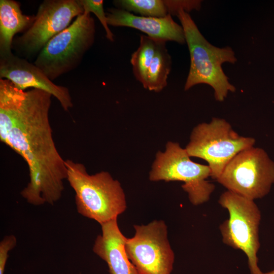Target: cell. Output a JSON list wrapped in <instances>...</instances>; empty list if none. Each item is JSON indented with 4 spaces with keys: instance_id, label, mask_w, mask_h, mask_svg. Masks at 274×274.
I'll return each instance as SVG.
<instances>
[{
    "instance_id": "cell-2",
    "label": "cell",
    "mask_w": 274,
    "mask_h": 274,
    "mask_svg": "<svg viewBox=\"0 0 274 274\" xmlns=\"http://www.w3.org/2000/svg\"><path fill=\"white\" fill-rule=\"evenodd\" d=\"M66 180L75 193L78 213L100 225L117 219L126 209L125 195L120 183L102 171L93 175L85 165L71 159L65 160Z\"/></svg>"
},
{
    "instance_id": "cell-16",
    "label": "cell",
    "mask_w": 274,
    "mask_h": 274,
    "mask_svg": "<svg viewBox=\"0 0 274 274\" xmlns=\"http://www.w3.org/2000/svg\"><path fill=\"white\" fill-rule=\"evenodd\" d=\"M161 42L164 41L141 35L140 45L131 55L130 63L133 75L143 87L145 85L147 71Z\"/></svg>"
},
{
    "instance_id": "cell-12",
    "label": "cell",
    "mask_w": 274,
    "mask_h": 274,
    "mask_svg": "<svg viewBox=\"0 0 274 274\" xmlns=\"http://www.w3.org/2000/svg\"><path fill=\"white\" fill-rule=\"evenodd\" d=\"M109 25L129 27L144 32L157 40L175 41L183 44L185 38L182 26L176 23L170 14L163 18L137 16L125 10L111 8L106 12Z\"/></svg>"
},
{
    "instance_id": "cell-13",
    "label": "cell",
    "mask_w": 274,
    "mask_h": 274,
    "mask_svg": "<svg viewBox=\"0 0 274 274\" xmlns=\"http://www.w3.org/2000/svg\"><path fill=\"white\" fill-rule=\"evenodd\" d=\"M100 225L101 234L95 238L92 250L107 263L110 273L139 274L126 254V237L119 229L117 219Z\"/></svg>"
},
{
    "instance_id": "cell-8",
    "label": "cell",
    "mask_w": 274,
    "mask_h": 274,
    "mask_svg": "<svg viewBox=\"0 0 274 274\" xmlns=\"http://www.w3.org/2000/svg\"><path fill=\"white\" fill-rule=\"evenodd\" d=\"M217 181L227 190L247 198H261L274 183V162L263 149L253 146L236 155Z\"/></svg>"
},
{
    "instance_id": "cell-4",
    "label": "cell",
    "mask_w": 274,
    "mask_h": 274,
    "mask_svg": "<svg viewBox=\"0 0 274 274\" xmlns=\"http://www.w3.org/2000/svg\"><path fill=\"white\" fill-rule=\"evenodd\" d=\"M95 35L93 18L83 13L47 43L33 63L53 81L80 65L93 45Z\"/></svg>"
},
{
    "instance_id": "cell-6",
    "label": "cell",
    "mask_w": 274,
    "mask_h": 274,
    "mask_svg": "<svg viewBox=\"0 0 274 274\" xmlns=\"http://www.w3.org/2000/svg\"><path fill=\"white\" fill-rule=\"evenodd\" d=\"M218 203L229 213L219 227L223 243L245 254L251 274H262L257 257L261 217L259 208L254 200L228 190L221 195Z\"/></svg>"
},
{
    "instance_id": "cell-11",
    "label": "cell",
    "mask_w": 274,
    "mask_h": 274,
    "mask_svg": "<svg viewBox=\"0 0 274 274\" xmlns=\"http://www.w3.org/2000/svg\"><path fill=\"white\" fill-rule=\"evenodd\" d=\"M0 79L10 81L20 90L31 88L50 93L66 112L73 107L67 87L55 84L33 63L13 53L0 58Z\"/></svg>"
},
{
    "instance_id": "cell-5",
    "label": "cell",
    "mask_w": 274,
    "mask_h": 274,
    "mask_svg": "<svg viewBox=\"0 0 274 274\" xmlns=\"http://www.w3.org/2000/svg\"><path fill=\"white\" fill-rule=\"evenodd\" d=\"M255 143L253 138L239 135L225 120L213 118L210 123L199 124L193 129L185 149L190 157L206 160L211 177L217 180L236 155Z\"/></svg>"
},
{
    "instance_id": "cell-19",
    "label": "cell",
    "mask_w": 274,
    "mask_h": 274,
    "mask_svg": "<svg viewBox=\"0 0 274 274\" xmlns=\"http://www.w3.org/2000/svg\"><path fill=\"white\" fill-rule=\"evenodd\" d=\"M17 239L13 234L4 236L0 242V274H4L9 252L15 248Z\"/></svg>"
},
{
    "instance_id": "cell-14",
    "label": "cell",
    "mask_w": 274,
    "mask_h": 274,
    "mask_svg": "<svg viewBox=\"0 0 274 274\" xmlns=\"http://www.w3.org/2000/svg\"><path fill=\"white\" fill-rule=\"evenodd\" d=\"M34 19L35 15L23 14L18 2L0 1V58L13 53L15 35L26 31Z\"/></svg>"
},
{
    "instance_id": "cell-20",
    "label": "cell",
    "mask_w": 274,
    "mask_h": 274,
    "mask_svg": "<svg viewBox=\"0 0 274 274\" xmlns=\"http://www.w3.org/2000/svg\"><path fill=\"white\" fill-rule=\"evenodd\" d=\"M262 274H274V270L265 273L262 272Z\"/></svg>"
},
{
    "instance_id": "cell-9",
    "label": "cell",
    "mask_w": 274,
    "mask_h": 274,
    "mask_svg": "<svg viewBox=\"0 0 274 274\" xmlns=\"http://www.w3.org/2000/svg\"><path fill=\"white\" fill-rule=\"evenodd\" d=\"M84 12L79 0H44L30 27L14 38L12 49L28 60L38 56L47 43Z\"/></svg>"
},
{
    "instance_id": "cell-18",
    "label": "cell",
    "mask_w": 274,
    "mask_h": 274,
    "mask_svg": "<svg viewBox=\"0 0 274 274\" xmlns=\"http://www.w3.org/2000/svg\"><path fill=\"white\" fill-rule=\"evenodd\" d=\"M79 1L83 8V13L94 14L106 31L107 39L111 42H113L114 34L108 24L106 13L105 12L104 9V1L102 0H79Z\"/></svg>"
},
{
    "instance_id": "cell-15",
    "label": "cell",
    "mask_w": 274,
    "mask_h": 274,
    "mask_svg": "<svg viewBox=\"0 0 274 274\" xmlns=\"http://www.w3.org/2000/svg\"><path fill=\"white\" fill-rule=\"evenodd\" d=\"M161 42L147 71L144 87L150 91H161L167 85V79L171 69V57Z\"/></svg>"
},
{
    "instance_id": "cell-17",
    "label": "cell",
    "mask_w": 274,
    "mask_h": 274,
    "mask_svg": "<svg viewBox=\"0 0 274 274\" xmlns=\"http://www.w3.org/2000/svg\"><path fill=\"white\" fill-rule=\"evenodd\" d=\"M113 4L117 8L141 16L163 18L169 14L166 1L162 0H117Z\"/></svg>"
},
{
    "instance_id": "cell-7",
    "label": "cell",
    "mask_w": 274,
    "mask_h": 274,
    "mask_svg": "<svg viewBox=\"0 0 274 274\" xmlns=\"http://www.w3.org/2000/svg\"><path fill=\"white\" fill-rule=\"evenodd\" d=\"M211 174L208 165L193 162L179 143L168 142L164 152L156 153L149 180L184 182L182 187L190 202L197 206L208 201L215 190V185L207 180Z\"/></svg>"
},
{
    "instance_id": "cell-10",
    "label": "cell",
    "mask_w": 274,
    "mask_h": 274,
    "mask_svg": "<svg viewBox=\"0 0 274 274\" xmlns=\"http://www.w3.org/2000/svg\"><path fill=\"white\" fill-rule=\"evenodd\" d=\"M135 234L126 238L127 256L139 274H171L175 254L167 238L163 220H154L144 225L133 226Z\"/></svg>"
},
{
    "instance_id": "cell-3",
    "label": "cell",
    "mask_w": 274,
    "mask_h": 274,
    "mask_svg": "<svg viewBox=\"0 0 274 274\" xmlns=\"http://www.w3.org/2000/svg\"><path fill=\"white\" fill-rule=\"evenodd\" d=\"M177 15L184 30L190 57L185 90L197 84H208L214 89L215 99L223 101L229 91H235L222 67L225 62L234 63L236 61L234 52L229 47L219 48L210 44L188 12L181 10Z\"/></svg>"
},
{
    "instance_id": "cell-1",
    "label": "cell",
    "mask_w": 274,
    "mask_h": 274,
    "mask_svg": "<svg viewBox=\"0 0 274 274\" xmlns=\"http://www.w3.org/2000/svg\"><path fill=\"white\" fill-rule=\"evenodd\" d=\"M52 96L40 89L20 90L0 79V140L26 162L29 181L20 194L36 206L58 201L67 179L49 122Z\"/></svg>"
}]
</instances>
